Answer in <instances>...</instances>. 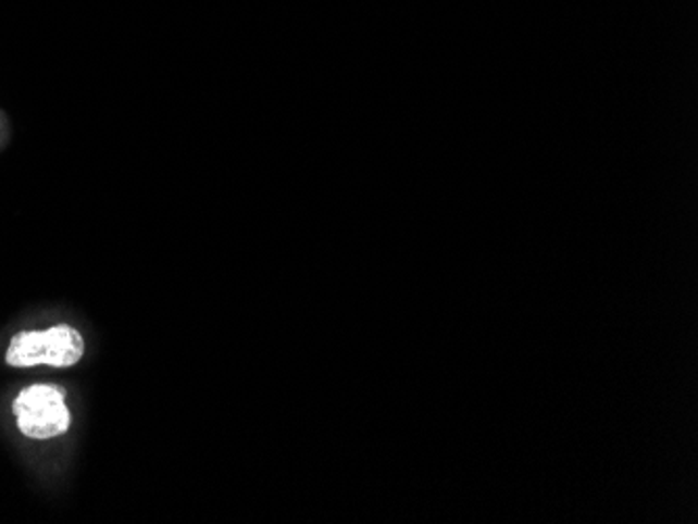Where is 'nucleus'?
I'll return each instance as SVG.
<instances>
[{
	"label": "nucleus",
	"mask_w": 698,
	"mask_h": 524,
	"mask_svg": "<svg viewBox=\"0 0 698 524\" xmlns=\"http://www.w3.org/2000/svg\"><path fill=\"white\" fill-rule=\"evenodd\" d=\"M13 414L29 439H53L72 426L65 395L53 385H32L15 397Z\"/></svg>",
	"instance_id": "obj_2"
},
{
	"label": "nucleus",
	"mask_w": 698,
	"mask_h": 524,
	"mask_svg": "<svg viewBox=\"0 0 698 524\" xmlns=\"http://www.w3.org/2000/svg\"><path fill=\"white\" fill-rule=\"evenodd\" d=\"M84 355V337L76 328L59 324L49 330L20 333L7 351V364L15 367L76 366Z\"/></svg>",
	"instance_id": "obj_1"
}]
</instances>
